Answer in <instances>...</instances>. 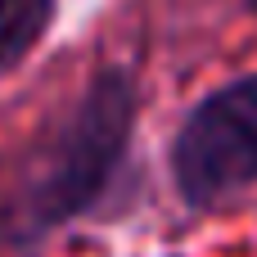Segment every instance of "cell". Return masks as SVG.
<instances>
[{
	"label": "cell",
	"instance_id": "cell-1",
	"mask_svg": "<svg viewBox=\"0 0 257 257\" xmlns=\"http://www.w3.org/2000/svg\"><path fill=\"white\" fill-rule=\"evenodd\" d=\"M136 126V86L122 68H104L90 77V86L72 99V108L36 136L23 167L14 172L0 221L9 239H36L45 230H59L63 221L81 217L113 172L126 158V140Z\"/></svg>",
	"mask_w": 257,
	"mask_h": 257
},
{
	"label": "cell",
	"instance_id": "cell-3",
	"mask_svg": "<svg viewBox=\"0 0 257 257\" xmlns=\"http://www.w3.org/2000/svg\"><path fill=\"white\" fill-rule=\"evenodd\" d=\"M54 0H0V72L14 68L50 27Z\"/></svg>",
	"mask_w": 257,
	"mask_h": 257
},
{
	"label": "cell",
	"instance_id": "cell-2",
	"mask_svg": "<svg viewBox=\"0 0 257 257\" xmlns=\"http://www.w3.org/2000/svg\"><path fill=\"white\" fill-rule=\"evenodd\" d=\"M172 181L190 208H217L257 185V72L194 104L172 140Z\"/></svg>",
	"mask_w": 257,
	"mask_h": 257
}]
</instances>
